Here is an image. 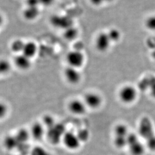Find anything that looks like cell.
<instances>
[{
  "label": "cell",
  "instance_id": "6da1fadb",
  "mask_svg": "<svg viewBox=\"0 0 155 155\" xmlns=\"http://www.w3.org/2000/svg\"><path fill=\"white\" fill-rule=\"evenodd\" d=\"M46 129V136L49 141L53 144L61 142L63 136L66 131L65 127L63 124L56 122Z\"/></svg>",
  "mask_w": 155,
  "mask_h": 155
},
{
  "label": "cell",
  "instance_id": "7a4b0ae2",
  "mask_svg": "<svg viewBox=\"0 0 155 155\" xmlns=\"http://www.w3.org/2000/svg\"><path fill=\"white\" fill-rule=\"evenodd\" d=\"M61 142L67 150L71 151L79 150L82 143L78 137L77 133L67 130L63 136Z\"/></svg>",
  "mask_w": 155,
  "mask_h": 155
},
{
  "label": "cell",
  "instance_id": "3957f363",
  "mask_svg": "<svg viewBox=\"0 0 155 155\" xmlns=\"http://www.w3.org/2000/svg\"><path fill=\"white\" fill-rule=\"evenodd\" d=\"M66 60L68 66L79 70L84 65L86 58L82 51L77 50H71L67 54Z\"/></svg>",
  "mask_w": 155,
  "mask_h": 155
},
{
  "label": "cell",
  "instance_id": "277c9868",
  "mask_svg": "<svg viewBox=\"0 0 155 155\" xmlns=\"http://www.w3.org/2000/svg\"><path fill=\"white\" fill-rule=\"evenodd\" d=\"M127 147L132 155H143L144 154V145L140 142L137 135L135 133H129L127 138Z\"/></svg>",
  "mask_w": 155,
  "mask_h": 155
},
{
  "label": "cell",
  "instance_id": "5b68a950",
  "mask_svg": "<svg viewBox=\"0 0 155 155\" xmlns=\"http://www.w3.org/2000/svg\"><path fill=\"white\" fill-rule=\"evenodd\" d=\"M139 133L146 140L155 135L153 124L150 118L144 117L141 119L139 122Z\"/></svg>",
  "mask_w": 155,
  "mask_h": 155
},
{
  "label": "cell",
  "instance_id": "8992f818",
  "mask_svg": "<svg viewBox=\"0 0 155 155\" xmlns=\"http://www.w3.org/2000/svg\"><path fill=\"white\" fill-rule=\"evenodd\" d=\"M118 96L122 103L130 104L136 100L137 91L136 89L132 86L126 85L120 89Z\"/></svg>",
  "mask_w": 155,
  "mask_h": 155
},
{
  "label": "cell",
  "instance_id": "52a82bcc",
  "mask_svg": "<svg viewBox=\"0 0 155 155\" xmlns=\"http://www.w3.org/2000/svg\"><path fill=\"white\" fill-rule=\"evenodd\" d=\"M82 100L87 109H97L99 108L103 102V99L100 94L94 92L85 94Z\"/></svg>",
  "mask_w": 155,
  "mask_h": 155
},
{
  "label": "cell",
  "instance_id": "ba28073f",
  "mask_svg": "<svg viewBox=\"0 0 155 155\" xmlns=\"http://www.w3.org/2000/svg\"><path fill=\"white\" fill-rule=\"evenodd\" d=\"M111 44L107 32H101L97 36L95 41V48L100 52H105Z\"/></svg>",
  "mask_w": 155,
  "mask_h": 155
},
{
  "label": "cell",
  "instance_id": "9c48e42d",
  "mask_svg": "<svg viewBox=\"0 0 155 155\" xmlns=\"http://www.w3.org/2000/svg\"><path fill=\"white\" fill-rule=\"evenodd\" d=\"M63 75L66 81L70 84H77L82 79V75L79 70L71 67L65 68Z\"/></svg>",
  "mask_w": 155,
  "mask_h": 155
},
{
  "label": "cell",
  "instance_id": "30bf717a",
  "mask_svg": "<svg viewBox=\"0 0 155 155\" xmlns=\"http://www.w3.org/2000/svg\"><path fill=\"white\" fill-rule=\"evenodd\" d=\"M68 111L74 115L82 116L86 113L87 107L82 100L73 99L68 103L67 105Z\"/></svg>",
  "mask_w": 155,
  "mask_h": 155
},
{
  "label": "cell",
  "instance_id": "8fae6325",
  "mask_svg": "<svg viewBox=\"0 0 155 155\" xmlns=\"http://www.w3.org/2000/svg\"><path fill=\"white\" fill-rule=\"evenodd\" d=\"M29 132L31 137L36 141H40L46 136L47 129L42 122H35L32 125Z\"/></svg>",
  "mask_w": 155,
  "mask_h": 155
},
{
  "label": "cell",
  "instance_id": "7c38bea8",
  "mask_svg": "<svg viewBox=\"0 0 155 155\" xmlns=\"http://www.w3.org/2000/svg\"><path fill=\"white\" fill-rule=\"evenodd\" d=\"M51 22L55 27L64 30L72 26V20L64 16H54L51 18Z\"/></svg>",
  "mask_w": 155,
  "mask_h": 155
},
{
  "label": "cell",
  "instance_id": "4fadbf2b",
  "mask_svg": "<svg viewBox=\"0 0 155 155\" xmlns=\"http://www.w3.org/2000/svg\"><path fill=\"white\" fill-rule=\"evenodd\" d=\"M14 64L20 70L27 71L32 66V61L26 56L19 54L15 57Z\"/></svg>",
  "mask_w": 155,
  "mask_h": 155
},
{
  "label": "cell",
  "instance_id": "5bb4252c",
  "mask_svg": "<svg viewBox=\"0 0 155 155\" xmlns=\"http://www.w3.org/2000/svg\"><path fill=\"white\" fill-rule=\"evenodd\" d=\"M38 52V45L33 41L25 42L21 54L30 59L34 58Z\"/></svg>",
  "mask_w": 155,
  "mask_h": 155
},
{
  "label": "cell",
  "instance_id": "9a60e30c",
  "mask_svg": "<svg viewBox=\"0 0 155 155\" xmlns=\"http://www.w3.org/2000/svg\"><path fill=\"white\" fill-rule=\"evenodd\" d=\"M3 144L5 149L11 150L17 148L19 147L20 144L23 145L24 144L22 143L18 139L16 135H8L4 138Z\"/></svg>",
  "mask_w": 155,
  "mask_h": 155
},
{
  "label": "cell",
  "instance_id": "2e32d148",
  "mask_svg": "<svg viewBox=\"0 0 155 155\" xmlns=\"http://www.w3.org/2000/svg\"><path fill=\"white\" fill-rule=\"evenodd\" d=\"M40 15L39 7L26 6L22 12L24 18L28 21H33L36 20Z\"/></svg>",
  "mask_w": 155,
  "mask_h": 155
},
{
  "label": "cell",
  "instance_id": "e0dca14e",
  "mask_svg": "<svg viewBox=\"0 0 155 155\" xmlns=\"http://www.w3.org/2000/svg\"><path fill=\"white\" fill-rule=\"evenodd\" d=\"M129 133L128 129L125 125L122 124H118L114 127V139L127 140Z\"/></svg>",
  "mask_w": 155,
  "mask_h": 155
},
{
  "label": "cell",
  "instance_id": "ac0fdd59",
  "mask_svg": "<svg viewBox=\"0 0 155 155\" xmlns=\"http://www.w3.org/2000/svg\"><path fill=\"white\" fill-rule=\"evenodd\" d=\"M25 45V41L20 39H17L14 40L11 44V50L14 53L19 54H21L24 46Z\"/></svg>",
  "mask_w": 155,
  "mask_h": 155
},
{
  "label": "cell",
  "instance_id": "d6986e66",
  "mask_svg": "<svg viewBox=\"0 0 155 155\" xmlns=\"http://www.w3.org/2000/svg\"><path fill=\"white\" fill-rule=\"evenodd\" d=\"M79 32L77 28H75L74 27H71L64 30V37L65 39L68 40H73L76 39L78 36Z\"/></svg>",
  "mask_w": 155,
  "mask_h": 155
},
{
  "label": "cell",
  "instance_id": "ffe728a7",
  "mask_svg": "<svg viewBox=\"0 0 155 155\" xmlns=\"http://www.w3.org/2000/svg\"><path fill=\"white\" fill-rule=\"evenodd\" d=\"M11 63L6 59H0V76L5 75L11 70Z\"/></svg>",
  "mask_w": 155,
  "mask_h": 155
},
{
  "label": "cell",
  "instance_id": "44dd1931",
  "mask_svg": "<svg viewBox=\"0 0 155 155\" xmlns=\"http://www.w3.org/2000/svg\"><path fill=\"white\" fill-rule=\"evenodd\" d=\"M107 33L111 43L118 42L121 38L120 31L116 28H111Z\"/></svg>",
  "mask_w": 155,
  "mask_h": 155
},
{
  "label": "cell",
  "instance_id": "7402d4cb",
  "mask_svg": "<svg viewBox=\"0 0 155 155\" xmlns=\"http://www.w3.org/2000/svg\"><path fill=\"white\" fill-rule=\"evenodd\" d=\"M31 155H52L45 148L41 146H36L31 151Z\"/></svg>",
  "mask_w": 155,
  "mask_h": 155
},
{
  "label": "cell",
  "instance_id": "603a6c76",
  "mask_svg": "<svg viewBox=\"0 0 155 155\" xmlns=\"http://www.w3.org/2000/svg\"><path fill=\"white\" fill-rule=\"evenodd\" d=\"M145 25L150 31H155V15L148 17L145 20Z\"/></svg>",
  "mask_w": 155,
  "mask_h": 155
},
{
  "label": "cell",
  "instance_id": "cb8c5ba5",
  "mask_svg": "<svg viewBox=\"0 0 155 155\" xmlns=\"http://www.w3.org/2000/svg\"><path fill=\"white\" fill-rule=\"evenodd\" d=\"M9 113V107L2 101H0V120H3L7 116Z\"/></svg>",
  "mask_w": 155,
  "mask_h": 155
},
{
  "label": "cell",
  "instance_id": "d4e9b609",
  "mask_svg": "<svg viewBox=\"0 0 155 155\" xmlns=\"http://www.w3.org/2000/svg\"><path fill=\"white\" fill-rule=\"evenodd\" d=\"M148 86H149V77L143 78L139 81L138 83V87L141 91H148Z\"/></svg>",
  "mask_w": 155,
  "mask_h": 155
},
{
  "label": "cell",
  "instance_id": "484cf974",
  "mask_svg": "<svg viewBox=\"0 0 155 155\" xmlns=\"http://www.w3.org/2000/svg\"><path fill=\"white\" fill-rule=\"evenodd\" d=\"M151 96L155 99V76L149 77V86L148 90Z\"/></svg>",
  "mask_w": 155,
  "mask_h": 155
},
{
  "label": "cell",
  "instance_id": "4316f807",
  "mask_svg": "<svg viewBox=\"0 0 155 155\" xmlns=\"http://www.w3.org/2000/svg\"><path fill=\"white\" fill-rule=\"evenodd\" d=\"M146 141L147 146L148 149L153 152H155V134Z\"/></svg>",
  "mask_w": 155,
  "mask_h": 155
},
{
  "label": "cell",
  "instance_id": "83f0119b",
  "mask_svg": "<svg viewBox=\"0 0 155 155\" xmlns=\"http://www.w3.org/2000/svg\"><path fill=\"white\" fill-rule=\"evenodd\" d=\"M26 6L39 7L40 5L39 0H26Z\"/></svg>",
  "mask_w": 155,
  "mask_h": 155
},
{
  "label": "cell",
  "instance_id": "f1b7e54d",
  "mask_svg": "<svg viewBox=\"0 0 155 155\" xmlns=\"http://www.w3.org/2000/svg\"><path fill=\"white\" fill-rule=\"evenodd\" d=\"M54 1L55 0H39L40 5L50 6L54 2Z\"/></svg>",
  "mask_w": 155,
  "mask_h": 155
},
{
  "label": "cell",
  "instance_id": "f546056e",
  "mask_svg": "<svg viewBox=\"0 0 155 155\" xmlns=\"http://www.w3.org/2000/svg\"><path fill=\"white\" fill-rule=\"evenodd\" d=\"M90 2L95 6H99L104 4V0H89Z\"/></svg>",
  "mask_w": 155,
  "mask_h": 155
},
{
  "label": "cell",
  "instance_id": "4dcf8cb0",
  "mask_svg": "<svg viewBox=\"0 0 155 155\" xmlns=\"http://www.w3.org/2000/svg\"><path fill=\"white\" fill-rule=\"evenodd\" d=\"M4 23V18L1 13H0V29L2 28Z\"/></svg>",
  "mask_w": 155,
  "mask_h": 155
},
{
  "label": "cell",
  "instance_id": "1f68e13d",
  "mask_svg": "<svg viewBox=\"0 0 155 155\" xmlns=\"http://www.w3.org/2000/svg\"><path fill=\"white\" fill-rule=\"evenodd\" d=\"M151 57L153 59V60L155 61V49L152 52V53H151Z\"/></svg>",
  "mask_w": 155,
  "mask_h": 155
},
{
  "label": "cell",
  "instance_id": "d6a6232c",
  "mask_svg": "<svg viewBox=\"0 0 155 155\" xmlns=\"http://www.w3.org/2000/svg\"><path fill=\"white\" fill-rule=\"evenodd\" d=\"M104 1L105 3H109V2H112L113 0H104Z\"/></svg>",
  "mask_w": 155,
  "mask_h": 155
}]
</instances>
